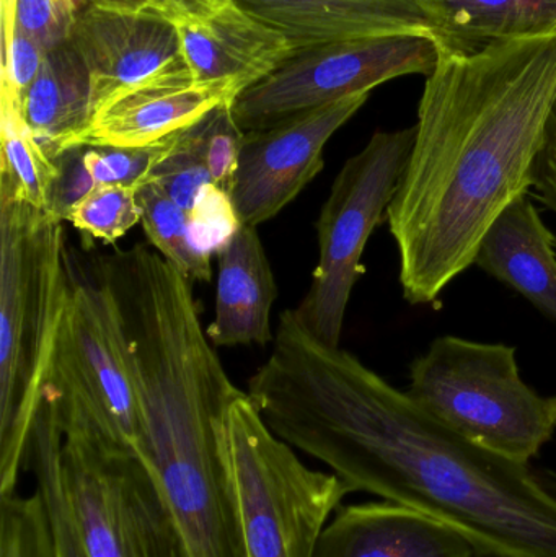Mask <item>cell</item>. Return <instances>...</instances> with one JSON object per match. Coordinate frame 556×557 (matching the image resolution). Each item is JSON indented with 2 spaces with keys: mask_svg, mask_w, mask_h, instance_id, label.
I'll return each mask as SVG.
<instances>
[{
  "mask_svg": "<svg viewBox=\"0 0 556 557\" xmlns=\"http://www.w3.org/2000/svg\"><path fill=\"white\" fill-rule=\"evenodd\" d=\"M531 191L545 209L556 214V101L548 121L544 146L535 162L534 186Z\"/></svg>",
  "mask_w": 556,
  "mask_h": 557,
  "instance_id": "cell-32",
  "label": "cell"
},
{
  "mask_svg": "<svg viewBox=\"0 0 556 557\" xmlns=\"http://www.w3.org/2000/svg\"><path fill=\"white\" fill-rule=\"evenodd\" d=\"M137 202L140 224L153 248L189 281H211V255L193 240L188 212L152 182L137 188Z\"/></svg>",
  "mask_w": 556,
  "mask_h": 557,
  "instance_id": "cell-22",
  "label": "cell"
},
{
  "mask_svg": "<svg viewBox=\"0 0 556 557\" xmlns=\"http://www.w3.org/2000/svg\"><path fill=\"white\" fill-rule=\"evenodd\" d=\"M273 352L248 382L268 428L353 493L446 523L479 557H556V491L532 465L470 444L355 354L281 313Z\"/></svg>",
  "mask_w": 556,
  "mask_h": 557,
  "instance_id": "cell-1",
  "label": "cell"
},
{
  "mask_svg": "<svg viewBox=\"0 0 556 557\" xmlns=\"http://www.w3.org/2000/svg\"><path fill=\"white\" fill-rule=\"evenodd\" d=\"M440 54L441 41L434 33L366 36L312 46L238 95L232 110L245 133L268 129L304 111L371 94L394 78L428 77Z\"/></svg>",
  "mask_w": 556,
  "mask_h": 557,
  "instance_id": "cell-9",
  "label": "cell"
},
{
  "mask_svg": "<svg viewBox=\"0 0 556 557\" xmlns=\"http://www.w3.org/2000/svg\"><path fill=\"white\" fill-rule=\"evenodd\" d=\"M441 45L480 48L502 39L556 32V0H418Z\"/></svg>",
  "mask_w": 556,
  "mask_h": 557,
  "instance_id": "cell-19",
  "label": "cell"
},
{
  "mask_svg": "<svg viewBox=\"0 0 556 557\" xmlns=\"http://www.w3.org/2000/svg\"><path fill=\"white\" fill-rule=\"evenodd\" d=\"M20 113L52 160L78 146L95 111L90 74L71 41L49 49L38 77L23 95Z\"/></svg>",
  "mask_w": 556,
  "mask_h": 557,
  "instance_id": "cell-18",
  "label": "cell"
},
{
  "mask_svg": "<svg viewBox=\"0 0 556 557\" xmlns=\"http://www.w3.org/2000/svg\"><path fill=\"white\" fill-rule=\"evenodd\" d=\"M413 143L415 126L378 131L361 152L346 160L317 219L319 263L293 311L326 346L339 347L353 288L365 274L362 253L372 232L387 222Z\"/></svg>",
  "mask_w": 556,
  "mask_h": 557,
  "instance_id": "cell-7",
  "label": "cell"
},
{
  "mask_svg": "<svg viewBox=\"0 0 556 557\" xmlns=\"http://www.w3.org/2000/svg\"><path fill=\"white\" fill-rule=\"evenodd\" d=\"M137 188L121 185H97L69 212L67 222L81 232L84 245L95 240L111 245L140 222Z\"/></svg>",
  "mask_w": 556,
  "mask_h": 557,
  "instance_id": "cell-23",
  "label": "cell"
},
{
  "mask_svg": "<svg viewBox=\"0 0 556 557\" xmlns=\"http://www.w3.org/2000/svg\"><path fill=\"white\" fill-rule=\"evenodd\" d=\"M231 82H198L185 61L111 98L100 108L78 146L143 147L191 126L214 108L234 103Z\"/></svg>",
  "mask_w": 556,
  "mask_h": 557,
  "instance_id": "cell-12",
  "label": "cell"
},
{
  "mask_svg": "<svg viewBox=\"0 0 556 557\" xmlns=\"http://www.w3.org/2000/svg\"><path fill=\"white\" fill-rule=\"evenodd\" d=\"M182 58L198 82H231L244 94L273 74L296 48L280 29L231 0L201 18L176 22Z\"/></svg>",
  "mask_w": 556,
  "mask_h": 557,
  "instance_id": "cell-13",
  "label": "cell"
},
{
  "mask_svg": "<svg viewBox=\"0 0 556 557\" xmlns=\"http://www.w3.org/2000/svg\"><path fill=\"white\" fill-rule=\"evenodd\" d=\"M283 32L296 51L398 33H434L436 25L418 0H234Z\"/></svg>",
  "mask_w": 556,
  "mask_h": 557,
  "instance_id": "cell-15",
  "label": "cell"
},
{
  "mask_svg": "<svg viewBox=\"0 0 556 557\" xmlns=\"http://www.w3.org/2000/svg\"><path fill=\"white\" fill-rule=\"evenodd\" d=\"M234 103H224L196 121L212 183L231 198L245 131L235 121Z\"/></svg>",
  "mask_w": 556,
  "mask_h": 557,
  "instance_id": "cell-27",
  "label": "cell"
},
{
  "mask_svg": "<svg viewBox=\"0 0 556 557\" xmlns=\"http://www.w3.org/2000/svg\"><path fill=\"white\" fill-rule=\"evenodd\" d=\"M69 41L90 74L95 114L127 88L183 62L176 23L140 10L90 3Z\"/></svg>",
  "mask_w": 556,
  "mask_h": 557,
  "instance_id": "cell-11",
  "label": "cell"
},
{
  "mask_svg": "<svg viewBox=\"0 0 556 557\" xmlns=\"http://www.w3.org/2000/svg\"><path fill=\"white\" fill-rule=\"evenodd\" d=\"M228 2L231 0H90V3H101V5L157 13L175 23L211 15Z\"/></svg>",
  "mask_w": 556,
  "mask_h": 557,
  "instance_id": "cell-31",
  "label": "cell"
},
{
  "mask_svg": "<svg viewBox=\"0 0 556 557\" xmlns=\"http://www.w3.org/2000/svg\"><path fill=\"white\" fill-rule=\"evenodd\" d=\"M42 395L54 406L62 435H88L139 457L143 411L110 294L95 270L91 277L71 270Z\"/></svg>",
  "mask_w": 556,
  "mask_h": 557,
  "instance_id": "cell-6",
  "label": "cell"
},
{
  "mask_svg": "<svg viewBox=\"0 0 556 557\" xmlns=\"http://www.w3.org/2000/svg\"><path fill=\"white\" fill-rule=\"evenodd\" d=\"M369 95H353L245 133L231 193L238 222L258 227L291 205L322 172L326 143L365 107Z\"/></svg>",
  "mask_w": 556,
  "mask_h": 557,
  "instance_id": "cell-10",
  "label": "cell"
},
{
  "mask_svg": "<svg viewBox=\"0 0 556 557\" xmlns=\"http://www.w3.org/2000/svg\"><path fill=\"white\" fill-rule=\"evenodd\" d=\"M516 354L508 344L437 337L411 362L408 396L470 444L531 465L556 435V396L522 380Z\"/></svg>",
  "mask_w": 556,
  "mask_h": 557,
  "instance_id": "cell-4",
  "label": "cell"
},
{
  "mask_svg": "<svg viewBox=\"0 0 556 557\" xmlns=\"http://www.w3.org/2000/svg\"><path fill=\"white\" fill-rule=\"evenodd\" d=\"M147 182L159 185L188 215L215 188L195 124L176 133L172 149L153 166Z\"/></svg>",
  "mask_w": 556,
  "mask_h": 557,
  "instance_id": "cell-25",
  "label": "cell"
},
{
  "mask_svg": "<svg viewBox=\"0 0 556 557\" xmlns=\"http://www.w3.org/2000/svg\"><path fill=\"white\" fill-rule=\"evenodd\" d=\"M555 101L556 32L441 45L387 211L408 304H434L473 267L496 218L531 193Z\"/></svg>",
  "mask_w": 556,
  "mask_h": 557,
  "instance_id": "cell-2",
  "label": "cell"
},
{
  "mask_svg": "<svg viewBox=\"0 0 556 557\" xmlns=\"http://www.w3.org/2000/svg\"><path fill=\"white\" fill-rule=\"evenodd\" d=\"M16 0H2V39L9 38L15 28Z\"/></svg>",
  "mask_w": 556,
  "mask_h": 557,
  "instance_id": "cell-33",
  "label": "cell"
},
{
  "mask_svg": "<svg viewBox=\"0 0 556 557\" xmlns=\"http://www.w3.org/2000/svg\"><path fill=\"white\" fill-rule=\"evenodd\" d=\"M0 191L48 211L52 183L58 176L54 160L29 133L18 104L0 94Z\"/></svg>",
  "mask_w": 556,
  "mask_h": 557,
  "instance_id": "cell-20",
  "label": "cell"
},
{
  "mask_svg": "<svg viewBox=\"0 0 556 557\" xmlns=\"http://www.w3.org/2000/svg\"><path fill=\"white\" fill-rule=\"evenodd\" d=\"M556 235L524 195L482 238L473 267L511 287L556 323Z\"/></svg>",
  "mask_w": 556,
  "mask_h": 557,
  "instance_id": "cell-17",
  "label": "cell"
},
{
  "mask_svg": "<svg viewBox=\"0 0 556 557\" xmlns=\"http://www.w3.org/2000/svg\"><path fill=\"white\" fill-rule=\"evenodd\" d=\"M0 557H59L48 507L32 496H0Z\"/></svg>",
  "mask_w": 556,
  "mask_h": 557,
  "instance_id": "cell-24",
  "label": "cell"
},
{
  "mask_svg": "<svg viewBox=\"0 0 556 557\" xmlns=\"http://www.w3.org/2000/svg\"><path fill=\"white\" fill-rule=\"evenodd\" d=\"M49 49L22 29H13L12 35L2 41V91L16 104L22 103L23 95L32 87L41 71Z\"/></svg>",
  "mask_w": 556,
  "mask_h": 557,
  "instance_id": "cell-29",
  "label": "cell"
},
{
  "mask_svg": "<svg viewBox=\"0 0 556 557\" xmlns=\"http://www.w3.org/2000/svg\"><path fill=\"white\" fill-rule=\"evenodd\" d=\"M218 257L215 318L208 327L209 339L224 347L273 343L270 318L277 287L258 228L238 225Z\"/></svg>",
  "mask_w": 556,
  "mask_h": 557,
  "instance_id": "cell-16",
  "label": "cell"
},
{
  "mask_svg": "<svg viewBox=\"0 0 556 557\" xmlns=\"http://www.w3.org/2000/svg\"><path fill=\"white\" fill-rule=\"evenodd\" d=\"M61 447L62 431L55 419L54 406L42 396L33 424L25 471L33 474L35 490L41 494L48 507L59 557H85L62 491L59 471Z\"/></svg>",
  "mask_w": 556,
  "mask_h": 557,
  "instance_id": "cell-21",
  "label": "cell"
},
{
  "mask_svg": "<svg viewBox=\"0 0 556 557\" xmlns=\"http://www.w3.org/2000/svg\"><path fill=\"white\" fill-rule=\"evenodd\" d=\"M88 5L90 0H16L15 28L51 49L71 39Z\"/></svg>",
  "mask_w": 556,
  "mask_h": 557,
  "instance_id": "cell-28",
  "label": "cell"
},
{
  "mask_svg": "<svg viewBox=\"0 0 556 557\" xmlns=\"http://www.w3.org/2000/svg\"><path fill=\"white\" fill-rule=\"evenodd\" d=\"M227 463L245 557H316L351 487L307 467L245 392L228 408Z\"/></svg>",
  "mask_w": 556,
  "mask_h": 557,
  "instance_id": "cell-5",
  "label": "cell"
},
{
  "mask_svg": "<svg viewBox=\"0 0 556 557\" xmlns=\"http://www.w3.org/2000/svg\"><path fill=\"white\" fill-rule=\"evenodd\" d=\"M62 491L85 557H186L139 457L84 434L62 435Z\"/></svg>",
  "mask_w": 556,
  "mask_h": 557,
  "instance_id": "cell-8",
  "label": "cell"
},
{
  "mask_svg": "<svg viewBox=\"0 0 556 557\" xmlns=\"http://www.w3.org/2000/svg\"><path fill=\"white\" fill-rule=\"evenodd\" d=\"M64 222L0 191V496L16 493L69 297Z\"/></svg>",
  "mask_w": 556,
  "mask_h": 557,
  "instance_id": "cell-3",
  "label": "cell"
},
{
  "mask_svg": "<svg viewBox=\"0 0 556 557\" xmlns=\"http://www.w3.org/2000/svg\"><path fill=\"white\" fill-rule=\"evenodd\" d=\"M175 134L143 147L84 146V162L95 185L139 188L149 180L153 166L175 143Z\"/></svg>",
  "mask_w": 556,
  "mask_h": 557,
  "instance_id": "cell-26",
  "label": "cell"
},
{
  "mask_svg": "<svg viewBox=\"0 0 556 557\" xmlns=\"http://www.w3.org/2000/svg\"><path fill=\"white\" fill-rule=\"evenodd\" d=\"M54 163L58 176L52 183L48 212L65 222L72 208L97 185L85 166L84 146L69 147L55 157Z\"/></svg>",
  "mask_w": 556,
  "mask_h": 557,
  "instance_id": "cell-30",
  "label": "cell"
},
{
  "mask_svg": "<svg viewBox=\"0 0 556 557\" xmlns=\"http://www.w3.org/2000/svg\"><path fill=\"white\" fill-rule=\"evenodd\" d=\"M316 557H479L469 540L440 520L391 500L342 506L323 530Z\"/></svg>",
  "mask_w": 556,
  "mask_h": 557,
  "instance_id": "cell-14",
  "label": "cell"
}]
</instances>
